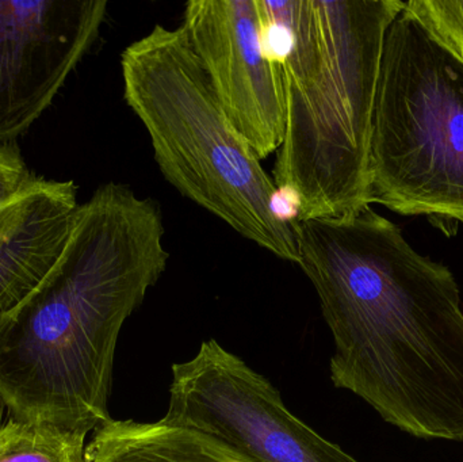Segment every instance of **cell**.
Returning <instances> with one entry per match:
<instances>
[{
	"mask_svg": "<svg viewBox=\"0 0 463 462\" xmlns=\"http://www.w3.org/2000/svg\"><path fill=\"white\" fill-rule=\"evenodd\" d=\"M285 90L278 192L296 222L372 206L370 146L386 33L402 0H258ZM293 220V222H294Z\"/></svg>",
	"mask_w": 463,
	"mask_h": 462,
	"instance_id": "cell-3",
	"label": "cell"
},
{
	"mask_svg": "<svg viewBox=\"0 0 463 462\" xmlns=\"http://www.w3.org/2000/svg\"><path fill=\"white\" fill-rule=\"evenodd\" d=\"M121 70L125 102L170 184L242 238L298 265L279 192L232 125L184 30L156 24L122 52Z\"/></svg>",
	"mask_w": 463,
	"mask_h": 462,
	"instance_id": "cell-4",
	"label": "cell"
},
{
	"mask_svg": "<svg viewBox=\"0 0 463 462\" xmlns=\"http://www.w3.org/2000/svg\"><path fill=\"white\" fill-rule=\"evenodd\" d=\"M87 437L11 418L0 423V462H81Z\"/></svg>",
	"mask_w": 463,
	"mask_h": 462,
	"instance_id": "cell-11",
	"label": "cell"
},
{
	"mask_svg": "<svg viewBox=\"0 0 463 462\" xmlns=\"http://www.w3.org/2000/svg\"><path fill=\"white\" fill-rule=\"evenodd\" d=\"M81 462H260L219 437L163 422L110 420L92 433Z\"/></svg>",
	"mask_w": 463,
	"mask_h": 462,
	"instance_id": "cell-10",
	"label": "cell"
},
{
	"mask_svg": "<svg viewBox=\"0 0 463 462\" xmlns=\"http://www.w3.org/2000/svg\"><path fill=\"white\" fill-rule=\"evenodd\" d=\"M78 206L73 182L41 178L0 206V316L51 270Z\"/></svg>",
	"mask_w": 463,
	"mask_h": 462,
	"instance_id": "cell-9",
	"label": "cell"
},
{
	"mask_svg": "<svg viewBox=\"0 0 463 462\" xmlns=\"http://www.w3.org/2000/svg\"><path fill=\"white\" fill-rule=\"evenodd\" d=\"M162 209L121 184L73 214L40 284L0 316V403L13 420L87 437L110 420L118 336L167 269Z\"/></svg>",
	"mask_w": 463,
	"mask_h": 462,
	"instance_id": "cell-2",
	"label": "cell"
},
{
	"mask_svg": "<svg viewBox=\"0 0 463 462\" xmlns=\"http://www.w3.org/2000/svg\"><path fill=\"white\" fill-rule=\"evenodd\" d=\"M106 13V0H0V146L51 106Z\"/></svg>",
	"mask_w": 463,
	"mask_h": 462,
	"instance_id": "cell-8",
	"label": "cell"
},
{
	"mask_svg": "<svg viewBox=\"0 0 463 462\" xmlns=\"http://www.w3.org/2000/svg\"><path fill=\"white\" fill-rule=\"evenodd\" d=\"M405 8L463 60V0H410Z\"/></svg>",
	"mask_w": 463,
	"mask_h": 462,
	"instance_id": "cell-12",
	"label": "cell"
},
{
	"mask_svg": "<svg viewBox=\"0 0 463 462\" xmlns=\"http://www.w3.org/2000/svg\"><path fill=\"white\" fill-rule=\"evenodd\" d=\"M162 420L219 437L260 462H361L305 425L263 374L216 339L173 366Z\"/></svg>",
	"mask_w": 463,
	"mask_h": 462,
	"instance_id": "cell-6",
	"label": "cell"
},
{
	"mask_svg": "<svg viewBox=\"0 0 463 462\" xmlns=\"http://www.w3.org/2000/svg\"><path fill=\"white\" fill-rule=\"evenodd\" d=\"M370 203L463 228V60L407 8L383 43L370 146Z\"/></svg>",
	"mask_w": 463,
	"mask_h": 462,
	"instance_id": "cell-5",
	"label": "cell"
},
{
	"mask_svg": "<svg viewBox=\"0 0 463 462\" xmlns=\"http://www.w3.org/2000/svg\"><path fill=\"white\" fill-rule=\"evenodd\" d=\"M291 228L334 338L335 387L410 436L463 442V311L450 269L372 206Z\"/></svg>",
	"mask_w": 463,
	"mask_h": 462,
	"instance_id": "cell-1",
	"label": "cell"
},
{
	"mask_svg": "<svg viewBox=\"0 0 463 462\" xmlns=\"http://www.w3.org/2000/svg\"><path fill=\"white\" fill-rule=\"evenodd\" d=\"M34 179L16 144L0 146V206L19 194Z\"/></svg>",
	"mask_w": 463,
	"mask_h": 462,
	"instance_id": "cell-13",
	"label": "cell"
},
{
	"mask_svg": "<svg viewBox=\"0 0 463 462\" xmlns=\"http://www.w3.org/2000/svg\"><path fill=\"white\" fill-rule=\"evenodd\" d=\"M181 27L232 125L259 159L271 156L285 135V90L258 0H190Z\"/></svg>",
	"mask_w": 463,
	"mask_h": 462,
	"instance_id": "cell-7",
	"label": "cell"
}]
</instances>
